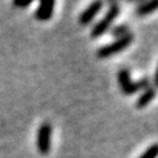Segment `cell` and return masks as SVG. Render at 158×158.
Here are the masks:
<instances>
[{
    "mask_svg": "<svg viewBox=\"0 0 158 158\" xmlns=\"http://www.w3.org/2000/svg\"><path fill=\"white\" fill-rule=\"evenodd\" d=\"M117 79H118V85H120L121 92L125 96H131L133 94H136L138 91H144L146 88H149L152 86L150 78H141L140 81H132L131 79V71L129 69H121L117 73Z\"/></svg>",
    "mask_w": 158,
    "mask_h": 158,
    "instance_id": "cell-1",
    "label": "cell"
},
{
    "mask_svg": "<svg viewBox=\"0 0 158 158\" xmlns=\"http://www.w3.org/2000/svg\"><path fill=\"white\" fill-rule=\"evenodd\" d=\"M118 15H120V4L116 3V2L110 3V7H108L107 13L92 27L91 37L92 38H99V37H102L106 32H110V29L113 27L112 25L113 21L118 17Z\"/></svg>",
    "mask_w": 158,
    "mask_h": 158,
    "instance_id": "cell-2",
    "label": "cell"
},
{
    "mask_svg": "<svg viewBox=\"0 0 158 158\" xmlns=\"http://www.w3.org/2000/svg\"><path fill=\"white\" fill-rule=\"evenodd\" d=\"M133 42V34H128L127 37L124 38H120V40H115L113 42L108 44V45H104L102 48L98 49L96 52V57L99 59H106V58H110L115 54L120 53L123 50H125L128 46H131V44Z\"/></svg>",
    "mask_w": 158,
    "mask_h": 158,
    "instance_id": "cell-3",
    "label": "cell"
},
{
    "mask_svg": "<svg viewBox=\"0 0 158 158\" xmlns=\"http://www.w3.org/2000/svg\"><path fill=\"white\" fill-rule=\"evenodd\" d=\"M52 133L53 127L49 121H44L37 131V150L40 154L46 156L52 148Z\"/></svg>",
    "mask_w": 158,
    "mask_h": 158,
    "instance_id": "cell-4",
    "label": "cell"
},
{
    "mask_svg": "<svg viewBox=\"0 0 158 158\" xmlns=\"http://www.w3.org/2000/svg\"><path fill=\"white\" fill-rule=\"evenodd\" d=\"M103 8V2H94L88 6L85 11H82V13L79 15V24L82 27L90 25L92 23V20L98 16V13L102 11Z\"/></svg>",
    "mask_w": 158,
    "mask_h": 158,
    "instance_id": "cell-5",
    "label": "cell"
},
{
    "mask_svg": "<svg viewBox=\"0 0 158 158\" xmlns=\"http://www.w3.org/2000/svg\"><path fill=\"white\" fill-rule=\"evenodd\" d=\"M54 7H56V3L53 0H44V2L38 4L36 12H34V17L38 21H48V20H50L53 17Z\"/></svg>",
    "mask_w": 158,
    "mask_h": 158,
    "instance_id": "cell-6",
    "label": "cell"
},
{
    "mask_svg": "<svg viewBox=\"0 0 158 158\" xmlns=\"http://www.w3.org/2000/svg\"><path fill=\"white\" fill-rule=\"evenodd\" d=\"M158 9V0H150V2H140L136 7L137 16H148L154 13Z\"/></svg>",
    "mask_w": 158,
    "mask_h": 158,
    "instance_id": "cell-7",
    "label": "cell"
},
{
    "mask_svg": "<svg viewBox=\"0 0 158 158\" xmlns=\"http://www.w3.org/2000/svg\"><path fill=\"white\" fill-rule=\"evenodd\" d=\"M156 95H157V88L154 86H150L149 88H146V90L142 91L141 95L137 98L136 107L137 108H145L153 100V99L156 98Z\"/></svg>",
    "mask_w": 158,
    "mask_h": 158,
    "instance_id": "cell-8",
    "label": "cell"
},
{
    "mask_svg": "<svg viewBox=\"0 0 158 158\" xmlns=\"http://www.w3.org/2000/svg\"><path fill=\"white\" fill-rule=\"evenodd\" d=\"M110 34L115 40L124 38L128 36V34H131V28L128 25H125V24H118V25H115L110 29Z\"/></svg>",
    "mask_w": 158,
    "mask_h": 158,
    "instance_id": "cell-9",
    "label": "cell"
},
{
    "mask_svg": "<svg viewBox=\"0 0 158 158\" xmlns=\"http://www.w3.org/2000/svg\"><path fill=\"white\" fill-rule=\"evenodd\" d=\"M138 158H158V144H153Z\"/></svg>",
    "mask_w": 158,
    "mask_h": 158,
    "instance_id": "cell-10",
    "label": "cell"
},
{
    "mask_svg": "<svg viewBox=\"0 0 158 158\" xmlns=\"http://www.w3.org/2000/svg\"><path fill=\"white\" fill-rule=\"evenodd\" d=\"M13 6L17 7V8H25L31 6V2H19V0H15L13 2Z\"/></svg>",
    "mask_w": 158,
    "mask_h": 158,
    "instance_id": "cell-11",
    "label": "cell"
},
{
    "mask_svg": "<svg viewBox=\"0 0 158 158\" xmlns=\"http://www.w3.org/2000/svg\"><path fill=\"white\" fill-rule=\"evenodd\" d=\"M153 85H154L156 88H158V66H157V70L154 74V79H153Z\"/></svg>",
    "mask_w": 158,
    "mask_h": 158,
    "instance_id": "cell-12",
    "label": "cell"
}]
</instances>
